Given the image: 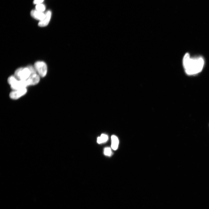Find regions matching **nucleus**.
Here are the masks:
<instances>
[{"mask_svg": "<svg viewBox=\"0 0 209 209\" xmlns=\"http://www.w3.org/2000/svg\"><path fill=\"white\" fill-rule=\"evenodd\" d=\"M183 67L186 73L189 75L201 72L203 67L204 60L201 56L191 57L188 53L184 55L183 60Z\"/></svg>", "mask_w": 209, "mask_h": 209, "instance_id": "nucleus-1", "label": "nucleus"}, {"mask_svg": "<svg viewBox=\"0 0 209 209\" xmlns=\"http://www.w3.org/2000/svg\"><path fill=\"white\" fill-rule=\"evenodd\" d=\"M8 82L13 90H16L26 88L29 86L27 80L18 79L15 75L10 76L8 79Z\"/></svg>", "mask_w": 209, "mask_h": 209, "instance_id": "nucleus-2", "label": "nucleus"}, {"mask_svg": "<svg viewBox=\"0 0 209 209\" xmlns=\"http://www.w3.org/2000/svg\"><path fill=\"white\" fill-rule=\"evenodd\" d=\"M31 74L30 71L28 66L20 67L15 71L14 75L18 80H25L28 79Z\"/></svg>", "mask_w": 209, "mask_h": 209, "instance_id": "nucleus-3", "label": "nucleus"}, {"mask_svg": "<svg viewBox=\"0 0 209 209\" xmlns=\"http://www.w3.org/2000/svg\"><path fill=\"white\" fill-rule=\"evenodd\" d=\"M34 66L40 76L43 77L46 75L47 67L45 62L42 61H37L35 63Z\"/></svg>", "mask_w": 209, "mask_h": 209, "instance_id": "nucleus-4", "label": "nucleus"}, {"mask_svg": "<svg viewBox=\"0 0 209 209\" xmlns=\"http://www.w3.org/2000/svg\"><path fill=\"white\" fill-rule=\"evenodd\" d=\"M27 92L26 88L13 90L10 93L9 96L12 99H17L26 94Z\"/></svg>", "mask_w": 209, "mask_h": 209, "instance_id": "nucleus-5", "label": "nucleus"}, {"mask_svg": "<svg viewBox=\"0 0 209 209\" xmlns=\"http://www.w3.org/2000/svg\"><path fill=\"white\" fill-rule=\"evenodd\" d=\"M29 86L37 84L40 80V76L37 73L31 74L27 80Z\"/></svg>", "mask_w": 209, "mask_h": 209, "instance_id": "nucleus-6", "label": "nucleus"}, {"mask_svg": "<svg viewBox=\"0 0 209 209\" xmlns=\"http://www.w3.org/2000/svg\"><path fill=\"white\" fill-rule=\"evenodd\" d=\"M51 12L50 10L47 11L45 13V16L43 19L39 21L38 25L41 27L47 26L48 24L51 17Z\"/></svg>", "mask_w": 209, "mask_h": 209, "instance_id": "nucleus-7", "label": "nucleus"}, {"mask_svg": "<svg viewBox=\"0 0 209 209\" xmlns=\"http://www.w3.org/2000/svg\"><path fill=\"white\" fill-rule=\"evenodd\" d=\"M31 16L35 19L39 21L42 20L45 16V13L36 10H32L30 12Z\"/></svg>", "mask_w": 209, "mask_h": 209, "instance_id": "nucleus-8", "label": "nucleus"}, {"mask_svg": "<svg viewBox=\"0 0 209 209\" xmlns=\"http://www.w3.org/2000/svg\"><path fill=\"white\" fill-rule=\"evenodd\" d=\"M111 147L114 150H116L118 148L119 145V140L118 137L114 135L111 136Z\"/></svg>", "mask_w": 209, "mask_h": 209, "instance_id": "nucleus-9", "label": "nucleus"}, {"mask_svg": "<svg viewBox=\"0 0 209 209\" xmlns=\"http://www.w3.org/2000/svg\"><path fill=\"white\" fill-rule=\"evenodd\" d=\"M108 139V136L107 135L102 134L100 137L97 138V142L98 144H100L106 142Z\"/></svg>", "mask_w": 209, "mask_h": 209, "instance_id": "nucleus-10", "label": "nucleus"}, {"mask_svg": "<svg viewBox=\"0 0 209 209\" xmlns=\"http://www.w3.org/2000/svg\"><path fill=\"white\" fill-rule=\"evenodd\" d=\"M35 8L37 10L42 12L44 11L46 8L45 5L42 3L37 4Z\"/></svg>", "mask_w": 209, "mask_h": 209, "instance_id": "nucleus-11", "label": "nucleus"}, {"mask_svg": "<svg viewBox=\"0 0 209 209\" xmlns=\"http://www.w3.org/2000/svg\"><path fill=\"white\" fill-rule=\"evenodd\" d=\"M104 153L105 155L109 156H111L112 154L111 149L109 147H105L104 149Z\"/></svg>", "mask_w": 209, "mask_h": 209, "instance_id": "nucleus-12", "label": "nucleus"}, {"mask_svg": "<svg viewBox=\"0 0 209 209\" xmlns=\"http://www.w3.org/2000/svg\"><path fill=\"white\" fill-rule=\"evenodd\" d=\"M44 0H34L33 3L34 4H37L41 3L43 2Z\"/></svg>", "mask_w": 209, "mask_h": 209, "instance_id": "nucleus-13", "label": "nucleus"}]
</instances>
